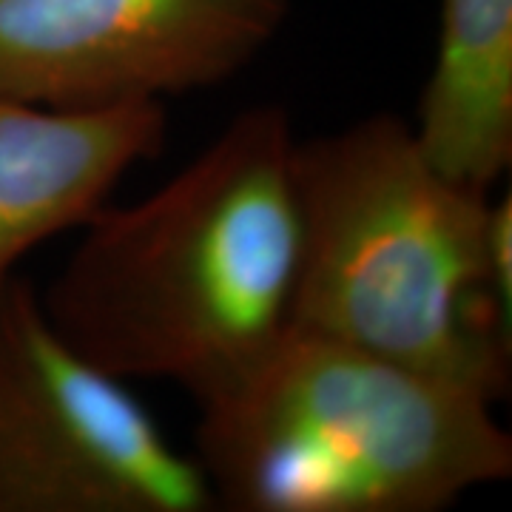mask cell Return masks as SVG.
<instances>
[{
    "mask_svg": "<svg viewBox=\"0 0 512 512\" xmlns=\"http://www.w3.org/2000/svg\"><path fill=\"white\" fill-rule=\"evenodd\" d=\"M296 140L282 106H254L146 200L106 202L40 293L57 333L197 404L242 379L293 328Z\"/></svg>",
    "mask_w": 512,
    "mask_h": 512,
    "instance_id": "cell-1",
    "label": "cell"
},
{
    "mask_svg": "<svg viewBox=\"0 0 512 512\" xmlns=\"http://www.w3.org/2000/svg\"><path fill=\"white\" fill-rule=\"evenodd\" d=\"M293 328L498 404L512 373V200L456 183L379 111L296 140Z\"/></svg>",
    "mask_w": 512,
    "mask_h": 512,
    "instance_id": "cell-2",
    "label": "cell"
},
{
    "mask_svg": "<svg viewBox=\"0 0 512 512\" xmlns=\"http://www.w3.org/2000/svg\"><path fill=\"white\" fill-rule=\"evenodd\" d=\"M495 404L291 328L200 402L194 458L234 512H439L512 476Z\"/></svg>",
    "mask_w": 512,
    "mask_h": 512,
    "instance_id": "cell-3",
    "label": "cell"
},
{
    "mask_svg": "<svg viewBox=\"0 0 512 512\" xmlns=\"http://www.w3.org/2000/svg\"><path fill=\"white\" fill-rule=\"evenodd\" d=\"M148 407L74 350L23 276L0 285V512H211Z\"/></svg>",
    "mask_w": 512,
    "mask_h": 512,
    "instance_id": "cell-4",
    "label": "cell"
},
{
    "mask_svg": "<svg viewBox=\"0 0 512 512\" xmlns=\"http://www.w3.org/2000/svg\"><path fill=\"white\" fill-rule=\"evenodd\" d=\"M291 0H0V97L60 111L163 103L228 83Z\"/></svg>",
    "mask_w": 512,
    "mask_h": 512,
    "instance_id": "cell-5",
    "label": "cell"
},
{
    "mask_svg": "<svg viewBox=\"0 0 512 512\" xmlns=\"http://www.w3.org/2000/svg\"><path fill=\"white\" fill-rule=\"evenodd\" d=\"M165 134L163 103L60 111L0 97V285L37 245L92 220Z\"/></svg>",
    "mask_w": 512,
    "mask_h": 512,
    "instance_id": "cell-6",
    "label": "cell"
},
{
    "mask_svg": "<svg viewBox=\"0 0 512 512\" xmlns=\"http://www.w3.org/2000/svg\"><path fill=\"white\" fill-rule=\"evenodd\" d=\"M413 131L439 171L493 191L512 163V0H441Z\"/></svg>",
    "mask_w": 512,
    "mask_h": 512,
    "instance_id": "cell-7",
    "label": "cell"
}]
</instances>
